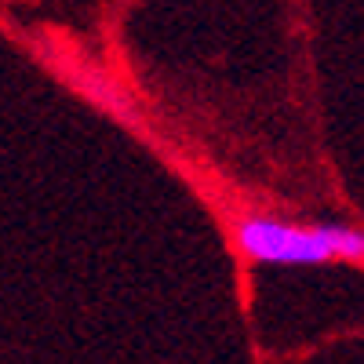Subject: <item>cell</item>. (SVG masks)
I'll list each match as a JSON object with an SVG mask.
<instances>
[{
	"mask_svg": "<svg viewBox=\"0 0 364 364\" xmlns=\"http://www.w3.org/2000/svg\"><path fill=\"white\" fill-rule=\"evenodd\" d=\"M233 245L252 266H360L364 237L353 223H295L281 215H245L233 223Z\"/></svg>",
	"mask_w": 364,
	"mask_h": 364,
	"instance_id": "6da1fadb",
	"label": "cell"
}]
</instances>
